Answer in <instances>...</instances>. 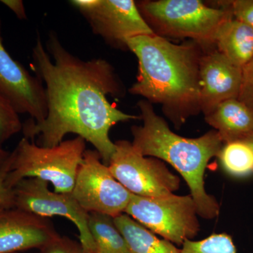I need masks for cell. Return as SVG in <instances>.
Wrapping results in <instances>:
<instances>
[{"label":"cell","mask_w":253,"mask_h":253,"mask_svg":"<svg viewBox=\"0 0 253 253\" xmlns=\"http://www.w3.org/2000/svg\"><path fill=\"white\" fill-rule=\"evenodd\" d=\"M31 67L45 88L47 115L42 122L30 119L23 123L24 137L41 139L40 146L53 147L68 134H76L94 146L109 166L116 150L110 139L118 123L141 119L120 111L108 95L124 94L122 83L106 60L84 61L70 53L57 34L49 32L44 49L38 35L32 52Z\"/></svg>","instance_id":"6da1fadb"},{"label":"cell","mask_w":253,"mask_h":253,"mask_svg":"<svg viewBox=\"0 0 253 253\" xmlns=\"http://www.w3.org/2000/svg\"><path fill=\"white\" fill-rule=\"evenodd\" d=\"M139 63L136 82L129 89L152 104L162 105L176 127L201 111L199 63L196 44H175L158 35L141 36L126 42Z\"/></svg>","instance_id":"7a4b0ae2"},{"label":"cell","mask_w":253,"mask_h":253,"mask_svg":"<svg viewBox=\"0 0 253 253\" xmlns=\"http://www.w3.org/2000/svg\"><path fill=\"white\" fill-rule=\"evenodd\" d=\"M137 106L143 124L131 127L134 149L146 157L169 163L189 186L199 216L207 219L217 217L220 207L217 199L206 191L204 176L210 161L217 157L224 145L217 131H208L197 138L183 137L171 130L149 101L141 100Z\"/></svg>","instance_id":"3957f363"},{"label":"cell","mask_w":253,"mask_h":253,"mask_svg":"<svg viewBox=\"0 0 253 253\" xmlns=\"http://www.w3.org/2000/svg\"><path fill=\"white\" fill-rule=\"evenodd\" d=\"M85 151L86 141L80 136L53 147L23 137L11 152L6 185L12 189L22 179L37 178L52 184L56 192L71 194Z\"/></svg>","instance_id":"277c9868"},{"label":"cell","mask_w":253,"mask_h":253,"mask_svg":"<svg viewBox=\"0 0 253 253\" xmlns=\"http://www.w3.org/2000/svg\"><path fill=\"white\" fill-rule=\"evenodd\" d=\"M212 8L199 0H158L136 3L143 18L158 36L214 43L221 23L232 16L225 1Z\"/></svg>","instance_id":"5b68a950"},{"label":"cell","mask_w":253,"mask_h":253,"mask_svg":"<svg viewBox=\"0 0 253 253\" xmlns=\"http://www.w3.org/2000/svg\"><path fill=\"white\" fill-rule=\"evenodd\" d=\"M125 213L177 246L194 239L200 231L199 214L191 195L172 194L157 198L132 195Z\"/></svg>","instance_id":"8992f818"},{"label":"cell","mask_w":253,"mask_h":253,"mask_svg":"<svg viewBox=\"0 0 253 253\" xmlns=\"http://www.w3.org/2000/svg\"><path fill=\"white\" fill-rule=\"evenodd\" d=\"M115 145L116 150L108 167L115 179L131 194L162 197L174 194L180 187L179 176L163 161L139 154L129 141L119 140Z\"/></svg>","instance_id":"52a82bcc"},{"label":"cell","mask_w":253,"mask_h":253,"mask_svg":"<svg viewBox=\"0 0 253 253\" xmlns=\"http://www.w3.org/2000/svg\"><path fill=\"white\" fill-rule=\"evenodd\" d=\"M71 194L86 212L113 217L126 212L133 195L115 179L95 149L84 151Z\"/></svg>","instance_id":"ba28073f"},{"label":"cell","mask_w":253,"mask_h":253,"mask_svg":"<svg viewBox=\"0 0 253 253\" xmlns=\"http://www.w3.org/2000/svg\"><path fill=\"white\" fill-rule=\"evenodd\" d=\"M89 23L95 35L115 47L127 49L132 38L156 33L145 21L133 0L70 1Z\"/></svg>","instance_id":"9c48e42d"},{"label":"cell","mask_w":253,"mask_h":253,"mask_svg":"<svg viewBox=\"0 0 253 253\" xmlns=\"http://www.w3.org/2000/svg\"><path fill=\"white\" fill-rule=\"evenodd\" d=\"M14 207L41 217L59 216L68 219L79 231L80 242L89 253H94L92 238L88 228V212L72 194L51 191L47 181L27 178L13 188Z\"/></svg>","instance_id":"30bf717a"},{"label":"cell","mask_w":253,"mask_h":253,"mask_svg":"<svg viewBox=\"0 0 253 253\" xmlns=\"http://www.w3.org/2000/svg\"><path fill=\"white\" fill-rule=\"evenodd\" d=\"M0 93L18 114H28L41 123L47 115L45 88L38 76H33L6 49L1 38L0 18Z\"/></svg>","instance_id":"8fae6325"},{"label":"cell","mask_w":253,"mask_h":253,"mask_svg":"<svg viewBox=\"0 0 253 253\" xmlns=\"http://www.w3.org/2000/svg\"><path fill=\"white\" fill-rule=\"evenodd\" d=\"M60 236L49 218L0 206V253L41 250Z\"/></svg>","instance_id":"7c38bea8"},{"label":"cell","mask_w":253,"mask_h":253,"mask_svg":"<svg viewBox=\"0 0 253 253\" xmlns=\"http://www.w3.org/2000/svg\"><path fill=\"white\" fill-rule=\"evenodd\" d=\"M199 80L201 109L206 116L223 101L239 98L242 68L216 49L201 56Z\"/></svg>","instance_id":"4fadbf2b"},{"label":"cell","mask_w":253,"mask_h":253,"mask_svg":"<svg viewBox=\"0 0 253 253\" xmlns=\"http://www.w3.org/2000/svg\"><path fill=\"white\" fill-rule=\"evenodd\" d=\"M205 116L224 144L242 140L253 132V110L238 99L223 101Z\"/></svg>","instance_id":"5bb4252c"},{"label":"cell","mask_w":253,"mask_h":253,"mask_svg":"<svg viewBox=\"0 0 253 253\" xmlns=\"http://www.w3.org/2000/svg\"><path fill=\"white\" fill-rule=\"evenodd\" d=\"M214 43L221 54L243 68L253 58V28L231 16L218 28Z\"/></svg>","instance_id":"9a60e30c"},{"label":"cell","mask_w":253,"mask_h":253,"mask_svg":"<svg viewBox=\"0 0 253 253\" xmlns=\"http://www.w3.org/2000/svg\"><path fill=\"white\" fill-rule=\"evenodd\" d=\"M131 253H180L174 244L161 239L126 213L114 217Z\"/></svg>","instance_id":"2e32d148"},{"label":"cell","mask_w":253,"mask_h":253,"mask_svg":"<svg viewBox=\"0 0 253 253\" xmlns=\"http://www.w3.org/2000/svg\"><path fill=\"white\" fill-rule=\"evenodd\" d=\"M88 228L94 253H131L114 217L103 213H88Z\"/></svg>","instance_id":"e0dca14e"},{"label":"cell","mask_w":253,"mask_h":253,"mask_svg":"<svg viewBox=\"0 0 253 253\" xmlns=\"http://www.w3.org/2000/svg\"><path fill=\"white\" fill-rule=\"evenodd\" d=\"M223 169L234 177L253 174V151L244 141L225 143L217 156Z\"/></svg>","instance_id":"ac0fdd59"},{"label":"cell","mask_w":253,"mask_h":253,"mask_svg":"<svg viewBox=\"0 0 253 253\" xmlns=\"http://www.w3.org/2000/svg\"><path fill=\"white\" fill-rule=\"evenodd\" d=\"M180 253H237L232 237L226 233L213 234L201 241L188 240Z\"/></svg>","instance_id":"d6986e66"},{"label":"cell","mask_w":253,"mask_h":253,"mask_svg":"<svg viewBox=\"0 0 253 253\" xmlns=\"http://www.w3.org/2000/svg\"><path fill=\"white\" fill-rule=\"evenodd\" d=\"M22 129L19 114L0 93V147Z\"/></svg>","instance_id":"ffe728a7"},{"label":"cell","mask_w":253,"mask_h":253,"mask_svg":"<svg viewBox=\"0 0 253 253\" xmlns=\"http://www.w3.org/2000/svg\"><path fill=\"white\" fill-rule=\"evenodd\" d=\"M39 253H89L80 241L67 236H60L45 247L40 250Z\"/></svg>","instance_id":"44dd1931"},{"label":"cell","mask_w":253,"mask_h":253,"mask_svg":"<svg viewBox=\"0 0 253 253\" xmlns=\"http://www.w3.org/2000/svg\"><path fill=\"white\" fill-rule=\"evenodd\" d=\"M238 99L253 110V58L242 68V83Z\"/></svg>","instance_id":"7402d4cb"},{"label":"cell","mask_w":253,"mask_h":253,"mask_svg":"<svg viewBox=\"0 0 253 253\" xmlns=\"http://www.w3.org/2000/svg\"><path fill=\"white\" fill-rule=\"evenodd\" d=\"M233 17L253 28V0L226 1Z\"/></svg>","instance_id":"603a6c76"},{"label":"cell","mask_w":253,"mask_h":253,"mask_svg":"<svg viewBox=\"0 0 253 253\" xmlns=\"http://www.w3.org/2000/svg\"><path fill=\"white\" fill-rule=\"evenodd\" d=\"M11 153L4 165L0 168V206L14 207V194L13 189L6 185V178L11 169Z\"/></svg>","instance_id":"cb8c5ba5"},{"label":"cell","mask_w":253,"mask_h":253,"mask_svg":"<svg viewBox=\"0 0 253 253\" xmlns=\"http://www.w3.org/2000/svg\"><path fill=\"white\" fill-rule=\"evenodd\" d=\"M0 2L7 6L20 20L27 19L24 4L21 0H1Z\"/></svg>","instance_id":"d4e9b609"},{"label":"cell","mask_w":253,"mask_h":253,"mask_svg":"<svg viewBox=\"0 0 253 253\" xmlns=\"http://www.w3.org/2000/svg\"><path fill=\"white\" fill-rule=\"evenodd\" d=\"M10 153L11 152L5 151L2 148L0 147V168L4 165L5 161L9 158Z\"/></svg>","instance_id":"484cf974"},{"label":"cell","mask_w":253,"mask_h":253,"mask_svg":"<svg viewBox=\"0 0 253 253\" xmlns=\"http://www.w3.org/2000/svg\"><path fill=\"white\" fill-rule=\"evenodd\" d=\"M241 141H244L246 144L249 145L250 147H251L253 151V132L251 133V134H248L247 136H245L244 139Z\"/></svg>","instance_id":"4316f807"},{"label":"cell","mask_w":253,"mask_h":253,"mask_svg":"<svg viewBox=\"0 0 253 253\" xmlns=\"http://www.w3.org/2000/svg\"></svg>","instance_id":"83f0119b"}]
</instances>
